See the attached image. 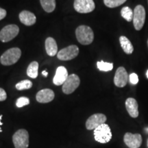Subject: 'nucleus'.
<instances>
[{
  "mask_svg": "<svg viewBox=\"0 0 148 148\" xmlns=\"http://www.w3.org/2000/svg\"><path fill=\"white\" fill-rule=\"evenodd\" d=\"M147 147H148V139H147Z\"/></svg>",
  "mask_w": 148,
  "mask_h": 148,
  "instance_id": "33",
  "label": "nucleus"
},
{
  "mask_svg": "<svg viewBox=\"0 0 148 148\" xmlns=\"http://www.w3.org/2000/svg\"><path fill=\"white\" fill-rule=\"evenodd\" d=\"M121 15L124 19L127 21L130 22L133 19V15H134V11L129 7L125 6L123 7L121 10Z\"/></svg>",
  "mask_w": 148,
  "mask_h": 148,
  "instance_id": "21",
  "label": "nucleus"
},
{
  "mask_svg": "<svg viewBox=\"0 0 148 148\" xmlns=\"http://www.w3.org/2000/svg\"><path fill=\"white\" fill-rule=\"evenodd\" d=\"M38 63L36 61H34L29 64L27 69V75L31 78H36L38 76Z\"/></svg>",
  "mask_w": 148,
  "mask_h": 148,
  "instance_id": "19",
  "label": "nucleus"
},
{
  "mask_svg": "<svg viewBox=\"0 0 148 148\" xmlns=\"http://www.w3.org/2000/svg\"><path fill=\"white\" fill-rule=\"evenodd\" d=\"M119 42L123 51L126 54H132L133 51H134V47H133V45L130 40L126 36H121L119 38Z\"/></svg>",
  "mask_w": 148,
  "mask_h": 148,
  "instance_id": "18",
  "label": "nucleus"
},
{
  "mask_svg": "<svg viewBox=\"0 0 148 148\" xmlns=\"http://www.w3.org/2000/svg\"><path fill=\"white\" fill-rule=\"evenodd\" d=\"M1 119H2V115H1V114H0V125H1L3 124L2 122H1ZM2 132V130H1V127H0V132Z\"/></svg>",
  "mask_w": 148,
  "mask_h": 148,
  "instance_id": "29",
  "label": "nucleus"
},
{
  "mask_svg": "<svg viewBox=\"0 0 148 148\" xmlns=\"http://www.w3.org/2000/svg\"><path fill=\"white\" fill-rule=\"evenodd\" d=\"M146 76H147V77L148 78V70H147V73H146Z\"/></svg>",
  "mask_w": 148,
  "mask_h": 148,
  "instance_id": "31",
  "label": "nucleus"
},
{
  "mask_svg": "<svg viewBox=\"0 0 148 148\" xmlns=\"http://www.w3.org/2000/svg\"><path fill=\"white\" fill-rule=\"evenodd\" d=\"M54 92L52 90L49 88L40 90L36 94V100L39 103H48L50 102L54 98Z\"/></svg>",
  "mask_w": 148,
  "mask_h": 148,
  "instance_id": "14",
  "label": "nucleus"
},
{
  "mask_svg": "<svg viewBox=\"0 0 148 148\" xmlns=\"http://www.w3.org/2000/svg\"><path fill=\"white\" fill-rule=\"evenodd\" d=\"M75 35H76L77 40L82 45H90L93 41V31L87 25H80L77 27L75 30Z\"/></svg>",
  "mask_w": 148,
  "mask_h": 148,
  "instance_id": "1",
  "label": "nucleus"
},
{
  "mask_svg": "<svg viewBox=\"0 0 148 148\" xmlns=\"http://www.w3.org/2000/svg\"><path fill=\"white\" fill-rule=\"evenodd\" d=\"M80 84L79 77L75 74H71L68 76L62 86V91L65 94H71L76 90Z\"/></svg>",
  "mask_w": 148,
  "mask_h": 148,
  "instance_id": "8",
  "label": "nucleus"
},
{
  "mask_svg": "<svg viewBox=\"0 0 148 148\" xmlns=\"http://www.w3.org/2000/svg\"><path fill=\"white\" fill-rule=\"evenodd\" d=\"M68 76L69 75H68L67 70L66 69V68L63 66H58L56 71L55 76L53 79V84L56 86L63 85Z\"/></svg>",
  "mask_w": 148,
  "mask_h": 148,
  "instance_id": "13",
  "label": "nucleus"
},
{
  "mask_svg": "<svg viewBox=\"0 0 148 148\" xmlns=\"http://www.w3.org/2000/svg\"><path fill=\"white\" fill-rule=\"evenodd\" d=\"M127 0H103V3L108 8H113L122 5Z\"/></svg>",
  "mask_w": 148,
  "mask_h": 148,
  "instance_id": "24",
  "label": "nucleus"
},
{
  "mask_svg": "<svg viewBox=\"0 0 148 148\" xmlns=\"http://www.w3.org/2000/svg\"><path fill=\"white\" fill-rule=\"evenodd\" d=\"M125 108L126 110L130 114V116L132 118H136L138 117V105L137 101L134 98L129 97L127 98L125 101Z\"/></svg>",
  "mask_w": 148,
  "mask_h": 148,
  "instance_id": "15",
  "label": "nucleus"
},
{
  "mask_svg": "<svg viewBox=\"0 0 148 148\" xmlns=\"http://www.w3.org/2000/svg\"><path fill=\"white\" fill-rule=\"evenodd\" d=\"M146 12L145 8L142 5H137L134 10L133 24L136 30L140 31L143 28L145 22Z\"/></svg>",
  "mask_w": 148,
  "mask_h": 148,
  "instance_id": "4",
  "label": "nucleus"
},
{
  "mask_svg": "<svg viewBox=\"0 0 148 148\" xmlns=\"http://www.w3.org/2000/svg\"><path fill=\"white\" fill-rule=\"evenodd\" d=\"M29 103V99L27 97H21L18 98L16 101V106L18 108H22V107L27 106Z\"/></svg>",
  "mask_w": 148,
  "mask_h": 148,
  "instance_id": "25",
  "label": "nucleus"
},
{
  "mask_svg": "<svg viewBox=\"0 0 148 148\" xmlns=\"http://www.w3.org/2000/svg\"><path fill=\"white\" fill-rule=\"evenodd\" d=\"M106 121V116L101 113L94 114L90 116L86 122V127L87 130H95L101 124L105 123Z\"/></svg>",
  "mask_w": 148,
  "mask_h": 148,
  "instance_id": "10",
  "label": "nucleus"
},
{
  "mask_svg": "<svg viewBox=\"0 0 148 148\" xmlns=\"http://www.w3.org/2000/svg\"><path fill=\"white\" fill-rule=\"evenodd\" d=\"M97 66L101 71H112L113 69V64L110 63V62H103V60L99 61L97 62Z\"/></svg>",
  "mask_w": 148,
  "mask_h": 148,
  "instance_id": "22",
  "label": "nucleus"
},
{
  "mask_svg": "<svg viewBox=\"0 0 148 148\" xmlns=\"http://www.w3.org/2000/svg\"><path fill=\"white\" fill-rule=\"evenodd\" d=\"M46 52L49 56H54L58 53V46L54 38L49 37L45 40Z\"/></svg>",
  "mask_w": 148,
  "mask_h": 148,
  "instance_id": "17",
  "label": "nucleus"
},
{
  "mask_svg": "<svg viewBox=\"0 0 148 148\" xmlns=\"http://www.w3.org/2000/svg\"><path fill=\"white\" fill-rule=\"evenodd\" d=\"M147 47H148V39H147Z\"/></svg>",
  "mask_w": 148,
  "mask_h": 148,
  "instance_id": "32",
  "label": "nucleus"
},
{
  "mask_svg": "<svg viewBox=\"0 0 148 148\" xmlns=\"http://www.w3.org/2000/svg\"><path fill=\"white\" fill-rule=\"evenodd\" d=\"M129 81L132 84H136L138 82V77L137 74L132 73L129 75Z\"/></svg>",
  "mask_w": 148,
  "mask_h": 148,
  "instance_id": "26",
  "label": "nucleus"
},
{
  "mask_svg": "<svg viewBox=\"0 0 148 148\" xmlns=\"http://www.w3.org/2000/svg\"><path fill=\"white\" fill-rule=\"evenodd\" d=\"M79 53V48L76 45H70L62 49L57 53V57L60 60H70L75 58Z\"/></svg>",
  "mask_w": 148,
  "mask_h": 148,
  "instance_id": "9",
  "label": "nucleus"
},
{
  "mask_svg": "<svg viewBox=\"0 0 148 148\" xmlns=\"http://www.w3.org/2000/svg\"><path fill=\"white\" fill-rule=\"evenodd\" d=\"M32 86V82L29 79H25L22 80L16 84L15 87L18 90L29 89Z\"/></svg>",
  "mask_w": 148,
  "mask_h": 148,
  "instance_id": "23",
  "label": "nucleus"
},
{
  "mask_svg": "<svg viewBox=\"0 0 148 148\" xmlns=\"http://www.w3.org/2000/svg\"><path fill=\"white\" fill-rule=\"evenodd\" d=\"M42 75H43L45 77H47V75H48V73H47V72L46 71H42Z\"/></svg>",
  "mask_w": 148,
  "mask_h": 148,
  "instance_id": "30",
  "label": "nucleus"
},
{
  "mask_svg": "<svg viewBox=\"0 0 148 148\" xmlns=\"http://www.w3.org/2000/svg\"><path fill=\"white\" fill-rule=\"evenodd\" d=\"M12 141L15 148H27L29 146V134L26 130L21 129L14 133Z\"/></svg>",
  "mask_w": 148,
  "mask_h": 148,
  "instance_id": "5",
  "label": "nucleus"
},
{
  "mask_svg": "<svg viewBox=\"0 0 148 148\" xmlns=\"http://www.w3.org/2000/svg\"><path fill=\"white\" fill-rule=\"evenodd\" d=\"M21 56V51L19 48L13 47L8 49L1 55L0 62L5 66L12 65L19 60Z\"/></svg>",
  "mask_w": 148,
  "mask_h": 148,
  "instance_id": "2",
  "label": "nucleus"
},
{
  "mask_svg": "<svg viewBox=\"0 0 148 148\" xmlns=\"http://www.w3.org/2000/svg\"><path fill=\"white\" fill-rule=\"evenodd\" d=\"M7 98L6 92L3 88H0V101H5Z\"/></svg>",
  "mask_w": 148,
  "mask_h": 148,
  "instance_id": "27",
  "label": "nucleus"
},
{
  "mask_svg": "<svg viewBox=\"0 0 148 148\" xmlns=\"http://www.w3.org/2000/svg\"><path fill=\"white\" fill-rule=\"evenodd\" d=\"M123 140L128 147L138 148L141 145L143 139L140 134H132L130 132H127L124 135Z\"/></svg>",
  "mask_w": 148,
  "mask_h": 148,
  "instance_id": "12",
  "label": "nucleus"
},
{
  "mask_svg": "<svg viewBox=\"0 0 148 148\" xmlns=\"http://www.w3.org/2000/svg\"><path fill=\"white\" fill-rule=\"evenodd\" d=\"M112 132L108 125L103 123L94 130V137L96 141L101 143H108L112 138Z\"/></svg>",
  "mask_w": 148,
  "mask_h": 148,
  "instance_id": "3",
  "label": "nucleus"
},
{
  "mask_svg": "<svg viewBox=\"0 0 148 148\" xmlns=\"http://www.w3.org/2000/svg\"><path fill=\"white\" fill-rule=\"evenodd\" d=\"M18 16H19V19L21 23H23L24 25H27V26H30V25H34L36 23V16L34 15V13L29 12V11H22Z\"/></svg>",
  "mask_w": 148,
  "mask_h": 148,
  "instance_id": "16",
  "label": "nucleus"
},
{
  "mask_svg": "<svg viewBox=\"0 0 148 148\" xmlns=\"http://www.w3.org/2000/svg\"><path fill=\"white\" fill-rule=\"evenodd\" d=\"M129 80V75L123 66H120L116 69L114 77L115 86L119 88L124 87Z\"/></svg>",
  "mask_w": 148,
  "mask_h": 148,
  "instance_id": "11",
  "label": "nucleus"
},
{
  "mask_svg": "<svg viewBox=\"0 0 148 148\" xmlns=\"http://www.w3.org/2000/svg\"><path fill=\"white\" fill-rule=\"evenodd\" d=\"M19 28L16 25L11 24L5 26L0 31V40L3 42L10 41L17 36Z\"/></svg>",
  "mask_w": 148,
  "mask_h": 148,
  "instance_id": "6",
  "label": "nucleus"
},
{
  "mask_svg": "<svg viewBox=\"0 0 148 148\" xmlns=\"http://www.w3.org/2000/svg\"><path fill=\"white\" fill-rule=\"evenodd\" d=\"M73 7L79 13H89L95 8L93 0H74Z\"/></svg>",
  "mask_w": 148,
  "mask_h": 148,
  "instance_id": "7",
  "label": "nucleus"
},
{
  "mask_svg": "<svg viewBox=\"0 0 148 148\" xmlns=\"http://www.w3.org/2000/svg\"><path fill=\"white\" fill-rule=\"evenodd\" d=\"M147 3H148V0H147Z\"/></svg>",
  "mask_w": 148,
  "mask_h": 148,
  "instance_id": "34",
  "label": "nucleus"
},
{
  "mask_svg": "<svg viewBox=\"0 0 148 148\" xmlns=\"http://www.w3.org/2000/svg\"><path fill=\"white\" fill-rule=\"evenodd\" d=\"M6 10H4L3 8H0V21L1 20H2L3 18H4L5 17V16H6Z\"/></svg>",
  "mask_w": 148,
  "mask_h": 148,
  "instance_id": "28",
  "label": "nucleus"
},
{
  "mask_svg": "<svg viewBox=\"0 0 148 148\" xmlns=\"http://www.w3.org/2000/svg\"><path fill=\"white\" fill-rule=\"evenodd\" d=\"M42 8L47 12H51L55 10L56 0H40Z\"/></svg>",
  "mask_w": 148,
  "mask_h": 148,
  "instance_id": "20",
  "label": "nucleus"
}]
</instances>
